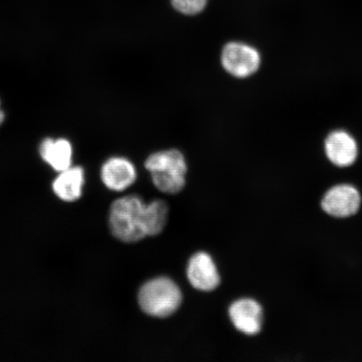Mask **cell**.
<instances>
[{"mask_svg":"<svg viewBox=\"0 0 362 362\" xmlns=\"http://www.w3.org/2000/svg\"><path fill=\"white\" fill-rule=\"evenodd\" d=\"M144 165L151 175L153 185L163 193L178 194L187 185V158L177 148L160 149L149 153Z\"/></svg>","mask_w":362,"mask_h":362,"instance_id":"1","label":"cell"},{"mask_svg":"<svg viewBox=\"0 0 362 362\" xmlns=\"http://www.w3.org/2000/svg\"><path fill=\"white\" fill-rule=\"evenodd\" d=\"M147 204L138 194H128L113 202L108 217L111 233L127 243H137L148 237Z\"/></svg>","mask_w":362,"mask_h":362,"instance_id":"2","label":"cell"},{"mask_svg":"<svg viewBox=\"0 0 362 362\" xmlns=\"http://www.w3.org/2000/svg\"><path fill=\"white\" fill-rule=\"evenodd\" d=\"M138 301L144 313L156 318H167L178 310L182 293L173 280L160 277L149 280L139 289Z\"/></svg>","mask_w":362,"mask_h":362,"instance_id":"3","label":"cell"},{"mask_svg":"<svg viewBox=\"0 0 362 362\" xmlns=\"http://www.w3.org/2000/svg\"><path fill=\"white\" fill-rule=\"evenodd\" d=\"M220 64L233 78L246 80L259 71L262 56L255 45L242 40H230L221 47Z\"/></svg>","mask_w":362,"mask_h":362,"instance_id":"4","label":"cell"},{"mask_svg":"<svg viewBox=\"0 0 362 362\" xmlns=\"http://www.w3.org/2000/svg\"><path fill=\"white\" fill-rule=\"evenodd\" d=\"M361 193L354 185L339 184L328 189L321 201L325 214L336 218H347L360 210Z\"/></svg>","mask_w":362,"mask_h":362,"instance_id":"5","label":"cell"},{"mask_svg":"<svg viewBox=\"0 0 362 362\" xmlns=\"http://www.w3.org/2000/svg\"><path fill=\"white\" fill-rule=\"evenodd\" d=\"M102 182L110 191L124 192L136 182L138 171L128 157L115 156L108 158L101 167Z\"/></svg>","mask_w":362,"mask_h":362,"instance_id":"6","label":"cell"},{"mask_svg":"<svg viewBox=\"0 0 362 362\" xmlns=\"http://www.w3.org/2000/svg\"><path fill=\"white\" fill-rule=\"evenodd\" d=\"M324 151L329 161L339 168L351 166L358 157L356 140L345 130H334L324 142Z\"/></svg>","mask_w":362,"mask_h":362,"instance_id":"7","label":"cell"},{"mask_svg":"<svg viewBox=\"0 0 362 362\" xmlns=\"http://www.w3.org/2000/svg\"><path fill=\"white\" fill-rule=\"evenodd\" d=\"M229 317L235 328L247 336H255L261 332L264 312L259 303L252 298H241L229 308Z\"/></svg>","mask_w":362,"mask_h":362,"instance_id":"8","label":"cell"},{"mask_svg":"<svg viewBox=\"0 0 362 362\" xmlns=\"http://www.w3.org/2000/svg\"><path fill=\"white\" fill-rule=\"evenodd\" d=\"M187 278L194 288L211 292L219 286L221 278L211 257L206 252H198L192 257L187 266Z\"/></svg>","mask_w":362,"mask_h":362,"instance_id":"9","label":"cell"},{"mask_svg":"<svg viewBox=\"0 0 362 362\" xmlns=\"http://www.w3.org/2000/svg\"><path fill=\"white\" fill-rule=\"evenodd\" d=\"M85 184V172L83 167L71 166L59 172L52 183V191L60 200L74 202L79 200L83 194Z\"/></svg>","mask_w":362,"mask_h":362,"instance_id":"10","label":"cell"},{"mask_svg":"<svg viewBox=\"0 0 362 362\" xmlns=\"http://www.w3.org/2000/svg\"><path fill=\"white\" fill-rule=\"evenodd\" d=\"M40 156L54 170L61 172L71 166L74 148L66 139L47 138L40 146Z\"/></svg>","mask_w":362,"mask_h":362,"instance_id":"11","label":"cell"},{"mask_svg":"<svg viewBox=\"0 0 362 362\" xmlns=\"http://www.w3.org/2000/svg\"><path fill=\"white\" fill-rule=\"evenodd\" d=\"M146 211L148 237L157 236L165 228L169 206L165 201L155 200L147 204Z\"/></svg>","mask_w":362,"mask_h":362,"instance_id":"12","label":"cell"},{"mask_svg":"<svg viewBox=\"0 0 362 362\" xmlns=\"http://www.w3.org/2000/svg\"><path fill=\"white\" fill-rule=\"evenodd\" d=\"M175 10L184 16H194L205 10L208 0H170Z\"/></svg>","mask_w":362,"mask_h":362,"instance_id":"13","label":"cell"},{"mask_svg":"<svg viewBox=\"0 0 362 362\" xmlns=\"http://www.w3.org/2000/svg\"><path fill=\"white\" fill-rule=\"evenodd\" d=\"M4 119H6V115H4V112L1 110V102H0V125L4 123Z\"/></svg>","mask_w":362,"mask_h":362,"instance_id":"14","label":"cell"}]
</instances>
